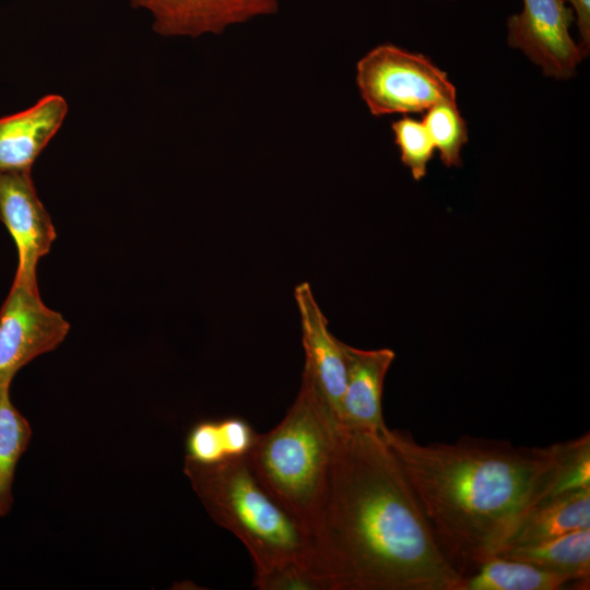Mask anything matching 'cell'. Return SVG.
<instances>
[{
    "label": "cell",
    "mask_w": 590,
    "mask_h": 590,
    "mask_svg": "<svg viewBox=\"0 0 590 590\" xmlns=\"http://www.w3.org/2000/svg\"><path fill=\"white\" fill-rule=\"evenodd\" d=\"M184 472L210 517L246 546L253 586L288 566L320 579L308 533L259 484L245 457L210 464L186 457Z\"/></svg>",
    "instance_id": "obj_3"
},
{
    "label": "cell",
    "mask_w": 590,
    "mask_h": 590,
    "mask_svg": "<svg viewBox=\"0 0 590 590\" xmlns=\"http://www.w3.org/2000/svg\"><path fill=\"white\" fill-rule=\"evenodd\" d=\"M359 95L374 116L420 114L440 103H457L448 74L430 58L381 44L356 63Z\"/></svg>",
    "instance_id": "obj_5"
},
{
    "label": "cell",
    "mask_w": 590,
    "mask_h": 590,
    "mask_svg": "<svg viewBox=\"0 0 590 590\" xmlns=\"http://www.w3.org/2000/svg\"><path fill=\"white\" fill-rule=\"evenodd\" d=\"M589 589L569 576L507 556L494 555L464 578L458 590Z\"/></svg>",
    "instance_id": "obj_14"
},
{
    "label": "cell",
    "mask_w": 590,
    "mask_h": 590,
    "mask_svg": "<svg viewBox=\"0 0 590 590\" xmlns=\"http://www.w3.org/2000/svg\"><path fill=\"white\" fill-rule=\"evenodd\" d=\"M400 158L415 180L426 176L427 165L434 156L435 145L423 121L408 115L391 123Z\"/></svg>",
    "instance_id": "obj_18"
},
{
    "label": "cell",
    "mask_w": 590,
    "mask_h": 590,
    "mask_svg": "<svg viewBox=\"0 0 590 590\" xmlns=\"http://www.w3.org/2000/svg\"><path fill=\"white\" fill-rule=\"evenodd\" d=\"M381 436L461 578L495 555L533 507L568 492L567 468L578 441L526 447L462 436L423 445L388 427Z\"/></svg>",
    "instance_id": "obj_2"
},
{
    "label": "cell",
    "mask_w": 590,
    "mask_h": 590,
    "mask_svg": "<svg viewBox=\"0 0 590 590\" xmlns=\"http://www.w3.org/2000/svg\"><path fill=\"white\" fill-rule=\"evenodd\" d=\"M0 221L17 249L14 278L37 282V263L49 252L57 234L37 196L32 169L0 172Z\"/></svg>",
    "instance_id": "obj_8"
},
{
    "label": "cell",
    "mask_w": 590,
    "mask_h": 590,
    "mask_svg": "<svg viewBox=\"0 0 590 590\" xmlns=\"http://www.w3.org/2000/svg\"><path fill=\"white\" fill-rule=\"evenodd\" d=\"M338 424L314 380L303 370L299 391L285 416L270 432L258 435L245 457L259 484L307 533Z\"/></svg>",
    "instance_id": "obj_4"
},
{
    "label": "cell",
    "mask_w": 590,
    "mask_h": 590,
    "mask_svg": "<svg viewBox=\"0 0 590 590\" xmlns=\"http://www.w3.org/2000/svg\"><path fill=\"white\" fill-rule=\"evenodd\" d=\"M294 294L300 315L302 342L306 356L304 371L311 377L334 417L341 423L346 385L343 342L329 331L328 320L307 282L298 284Z\"/></svg>",
    "instance_id": "obj_10"
},
{
    "label": "cell",
    "mask_w": 590,
    "mask_h": 590,
    "mask_svg": "<svg viewBox=\"0 0 590 590\" xmlns=\"http://www.w3.org/2000/svg\"><path fill=\"white\" fill-rule=\"evenodd\" d=\"M575 16L581 42L580 46L588 52L590 46V0H565Z\"/></svg>",
    "instance_id": "obj_21"
},
{
    "label": "cell",
    "mask_w": 590,
    "mask_h": 590,
    "mask_svg": "<svg viewBox=\"0 0 590 590\" xmlns=\"http://www.w3.org/2000/svg\"><path fill=\"white\" fill-rule=\"evenodd\" d=\"M70 323L47 307L37 282L15 279L0 308V385H11L16 373L35 357L55 350Z\"/></svg>",
    "instance_id": "obj_6"
},
{
    "label": "cell",
    "mask_w": 590,
    "mask_h": 590,
    "mask_svg": "<svg viewBox=\"0 0 590 590\" xmlns=\"http://www.w3.org/2000/svg\"><path fill=\"white\" fill-rule=\"evenodd\" d=\"M585 528H590V487L554 495L538 504L517 522L495 555Z\"/></svg>",
    "instance_id": "obj_13"
},
{
    "label": "cell",
    "mask_w": 590,
    "mask_h": 590,
    "mask_svg": "<svg viewBox=\"0 0 590 590\" xmlns=\"http://www.w3.org/2000/svg\"><path fill=\"white\" fill-rule=\"evenodd\" d=\"M423 123L439 152L442 164L456 167L462 164L461 153L468 143L467 122L457 103H440L424 113Z\"/></svg>",
    "instance_id": "obj_17"
},
{
    "label": "cell",
    "mask_w": 590,
    "mask_h": 590,
    "mask_svg": "<svg viewBox=\"0 0 590 590\" xmlns=\"http://www.w3.org/2000/svg\"><path fill=\"white\" fill-rule=\"evenodd\" d=\"M146 10L154 31L167 37L221 34L253 19L276 13L280 0H130Z\"/></svg>",
    "instance_id": "obj_9"
},
{
    "label": "cell",
    "mask_w": 590,
    "mask_h": 590,
    "mask_svg": "<svg viewBox=\"0 0 590 590\" xmlns=\"http://www.w3.org/2000/svg\"><path fill=\"white\" fill-rule=\"evenodd\" d=\"M308 534L326 590H458L381 434L339 423Z\"/></svg>",
    "instance_id": "obj_1"
},
{
    "label": "cell",
    "mask_w": 590,
    "mask_h": 590,
    "mask_svg": "<svg viewBox=\"0 0 590 590\" xmlns=\"http://www.w3.org/2000/svg\"><path fill=\"white\" fill-rule=\"evenodd\" d=\"M520 12L507 20V43L521 50L543 74L568 80L577 72L587 51L577 44L570 26L575 22L565 0H522Z\"/></svg>",
    "instance_id": "obj_7"
},
{
    "label": "cell",
    "mask_w": 590,
    "mask_h": 590,
    "mask_svg": "<svg viewBox=\"0 0 590 590\" xmlns=\"http://www.w3.org/2000/svg\"><path fill=\"white\" fill-rule=\"evenodd\" d=\"M346 385L342 422L346 426L382 434V392L386 375L394 361L390 349L359 350L343 343Z\"/></svg>",
    "instance_id": "obj_11"
},
{
    "label": "cell",
    "mask_w": 590,
    "mask_h": 590,
    "mask_svg": "<svg viewBox=\"0 0 590 590\" xmlns=\"http://www.w3.org/2000/svg\"><path fill=\"white\" fill-rule=\"evenodd\" d=\"M31 437L30 423L11 401L10 386L0 385V517L12 509L15 469Z\"/></svg>",
    "instance_id": "obj_16"
},
{
    "label": "cell",
    "mask_w": 590,
    "mask_h": 590,
    "mask_svg": "<svg viewBox=\"0 0 590 590\" xmlns=\"http://www.w3.org/2000/svg\"><path fill=\"white\" fill-rule=\"evenodd\" d=\"M187 458L200 463L228 460L225 439L219 421H202L189 432L186 440Z\"/></svg>",
    "instance_id": "obj_19"
},
{
    "label": "cell",
    "mask_w": 590,
    "mask_h": 590,
    "mask_svg": "<svg viewBox=\"0 0 590 590\" xmlns=\"http://www.w3.org/2000/svg\"><path fill=\"white\" fill-rule=\"evenodd\" d=\"M67 101L49 94L33 106L0 118V172L32 169L62 126Z\"/></svg>",
    "instance_id": "obj_12"
},
{
    "label": "cell",
    "mask_w": 590,
    "mask_h": 590,
    "mask_svg": "<svg viewBox=\"0 0 590 590\" xmlns=\"http://www.w3.org/2000/svg\"><path fill=\"white\" fill-rule=\"evenodd\" d=\"M219 422L225 439L228 459L246 457L252 448L258 434L241 417H225Z\"/></svg>",
    "instance_id": "obj_20"
},
{
    "label": "cell",
    "mask_w": 590,
    "mask_h": 590,
    "mask_svg": "<svg viewBox=\"0 0 590 590\" xmlns=\"http://www.w3.org/2000/svg\"><path fill=\"white\" fill-rule=\"evenodd\" d=\"M498 555L569 576L589 588L590 528L576 530L538 543L515 546Z\"/></svg>",
    "instance_id": "obj_15"
}]
</instances>
